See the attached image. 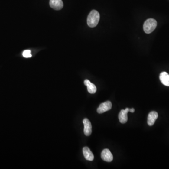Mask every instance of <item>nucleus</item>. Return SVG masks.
<instances>
[{"label":"nucleus","instance_id":"nucleus-1","mask_svg":"<svg viewBox=\"0 0 169 169\" xmlns=\"http://www.w3.org/2000/svg\"><path fill=\"white\" fill-rule=\"evenodd\" d=\"M100 14L97 11L93 10L90 12L87 18V23L90 28H95L100 20Z\"/></svg>","mask_w":169,"mask_h":169},{"label":"nucleus","instance_id":"nucleus-2","mask_svg":"<svg viewBox=\"0 0 169 169\" xmlns=\"http://www.w3.org/2000/svg\"><path fill=\"white\" fill-rule=\"evenodd\" d=\"M157 22L155 19L149 18L146 20L143 25V29L146 34H149L157 28Z\"/></svg>","mask_w":169,"mask_h":169},{"label":"nucleus","instance_id":"nucleus-3","mask_svg":"<svg viewBox=\"0 0 169 169\" xmlns=\"http://www.w3.org/2000/svg\"><path fill=\"white\" fill-rule=\"evenodd\" d=\"M112 108V103L110 101H106L101 103L97 109V112L99 114H102L110 110Z\"/></svg>","mask_w":169,"mask_h":169},{"label":"nucleus","instance_id":"nucleus-4","mask_svg":"<svg viewBox=\"0 0 169 169\" xmlns=\"http://www.w3.org/2000/svg\"><path fill=\"white\" fill-rule=\"evenodd\" d=\"M101 158L104 161L107 162H110L113 159L112 154L108 149H104L102 150L101 153Z\"/></svg>","mask_w":169,"mask_h":169},{"label":"nucleus","instance_id":"nucleus-5","mask_svg":"<svg viewBox=\"0 0 169 169\" xmlns=\"http://www.w3.org/2000/svg\"><path fill=\"white\" fill-rule=\"evenodd\" d=\"M83 122L84 125V133L85 135L89 136L91 135L92 133L91 123L86 118L83 120Z\"/></svg>","mask_w":169,"mask_h":169},{"label":"nucleus","instance_id":"nucleus-6","mask_svg":"<svg viewBox=\"0 0 169 169\" xmlns=\"http://www.w3.org/2000/svg\"><path fill=\"white\" fill-rule=\"evenodd\" d=\"M50 5L52 8L57 11L61 10L63 7L62 0H50Z\"/></svg>","mask_w":169,"mask_h":169},{"label":"nucleus","instance_id":"nucleus-7","mask_svg":"<svg viewBox=\"0 0 169 169\" xmlns=\"http://www.w3.org/2000/svg\"><path fill=\"white\" fill-rule=\"evenodd\" d=\"M129 112V108L125 109V110L122 109L120 111L119 115V120L120 123L122 124H125L128 120V117H127V113Z\"/></svg>","mask_w":169,"mask_h":169},{"label":"nucleus","instance_id":"nucleus-8","mask_svg":"<svg viewBox=\"0 0 169 169\" xmlns=\"http://www.w3.org/2000/svg\"><path fill=\"white\" fill-rule=\"evenodd\" d=\"M158 117V115L157 112L154 111L150 112L148 117V125L149 126H152L154 125Z\"/></svg>","mask_w":169,"mask_h":169},{"label":"nucleus","instance_id":"nucleus-9","mask_svg":"<svg viewBox=\"0 0 169 169\" xmlns=\"http://www.w3.org/2000/svg\"><path fill=\"white\" fill-rule=\"evenodd\" d=\"M83 153L84 157L88 161H93L94 159V155L92 152L90 150L89 148L87 147L83 148Z\"/></svg>","mask_w":169,"mask_h":169},{"label":"nucleus","instance_id":"nucleus-10","mask_svg":"<svg viewBox=\"0 0 169 169\" xmlns=\"http://www.w3.org/2000/svg\"><path fill=\"white\" fill-rule=\"evenodd\" d=\"M84 84L87 86V90H88V92L92 94L96 93L97 90L96 87L95 85L91 83L89 80H86L84 81Z\"/></svg>","mask_w":169,"mask_h":169},{"label":"nucleus","instance_id":"nucleus-11","mask_svg":"<svg viewBox=\"0 0 169 169\" xmlns=\"http://www.w3.org/2000/svg\"><path fill=\"white\" fill-rule=\"evenodd\" d=\"M160 80L162 84L169 86V75L166 72H163L160 75Z\"/></svg>","mask_w":169,"mask_h":169},{"label":"nucleus","instance_id":"nucleus-12","mask_svg":"<svg viewBox=\"0 0 169 169\" xmlns=\"http://www.w3.org/2000/svg\"><path fill=\"white\" fill-rule=\"evenodd\" d=\"M23 56L25 58H29L32 57V55L31 54V51L30 50H25L23 53Z\"/></svg>","mask_w":169,"mask_h":169},{"label":"nucleus","instance_id":"nucleus-13","mask_svg":"<svg viewBox=\"0 0 169 169\" xmlns=\"http://www.w3.org/2000/svg\"><path fill=\"white\" fill-rule=\"evenodd\" d=\"M135 109L134 108L129 109V112L131 113H133L135 112Z\"/></svg>","mask_w":169,"mask_h":169}]
</instances>
